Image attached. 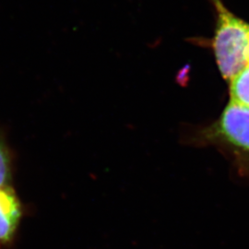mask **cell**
I'll return each mask as SVG.
<instances>
[{
	"mask_svg": "<svg viewBox=\"0 0 249 249\" xmlns=\"http://www.w3.org/2000/svg\"><path fill=\"white\" fill-rule=\"evenodd\" d=\"M217 15L213 40L214 55L223 79L230 80L248 64L249 23L225 7L222 0H211Z\"/></svg>",
	"mask_w": 249,
	"mask_h": 249,
	"instance_id": "6da1fadb",
	"label": "cell"
},
{
	"mask_svg": "<svg viewBox=\"0 0 249 249\" xmlns=\"http://www.w3.org/2000/svg\"><path fill=\"white\" fill-rule=\"evenodd\" d=\"M202 139L225 148L249 167V108L230 102L222 115L202 131Z\"/></svg>",
	"mask_w": 249,
	"mask_h": 249,
	"instance_id": "7a4b0ae2",
	"label": "cell"
},
{
	"mask_svg": "<svg viewBox=\"0 0 249 249\" xmlns=\"http://www.w3.org/2000/svg\"><path fill=\"white\" fill-rule=\"evenodd\" d=\"M20 205L13 189L0 187V243L11 240L20 219Z\"/></svg>",
	"mask_w": 249,
	"mask_h": 249,
	"instance_id": "3957f363",
	"label": "cell"
},
{
	"mask_svg": "<svg viewBox=\"0 0 249 249\" xmlns=\"http://www.w3.org/2000/svg\"><path fill=\"white\" fill-rule=\"evenodd\" d=\"M229 82L230 102L249 108V63Z\"/></svg>",
	"mask_w": 249,
	"mask_h": 249,
	"instance_id": "277c9868",
	"label": "cell"
},
{
	"mask_svg": "<svg viewBox=\"0 0 249 249\" xmlns=\"http://www.w3.org/2000/svg\"><path fill=\"white\" fill-rule=\"evenodd\" d=\"M10 180V160L9 152L0 140V187L8 186Z\"/></svg>",
	"mask_w": 249,
	"mask_h": 249,
	"instance_id": "5b68a950",
	"label": "cell"
},
{
	"mask_svg": "<svg viewBox=\"0 0 249 249\" xmlns=\"http://www.w3.org/2000/svg\"><path fill=\"white\" fill-rule=\"evenodd\" d=\"M247 59H248V63H249V45L247 50Z\"/></svg>",
	"mask_w": 249,
	"mask_h": 249,
	"instance_id": "8992f818",
	"label": "cell"
}]
</instances>
